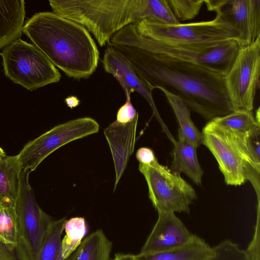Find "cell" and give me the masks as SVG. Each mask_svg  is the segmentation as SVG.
<instances>
[{
  "mask_svg": "<svg viewBox=\"0 0 260 260\" xmlns=\"http://www.w3.org/2000/svg\"><path fill=\"white\" fill-rule=\"evenodd\" d=\"M109 45L129 61L153 90L162 88L177 95L190 111L205 119L210 121L234 111L223 76L167 55L124 45Z\"/></svg>",
  "mask_w": 260,
  "mask_h": 260,
  "instance_id": "obj_1",
  "label": "cell"
},
{
  "mask_svg": "<svg viewBox=\"0 0 260 260\" xmlns=\"http://www.w3.org/2000/svg\"><path fill=\"white\" fill-rule=\"evenodd\" d=\"M22 32L69 77L86 79L96 70L100 52L80 24L53 12H42L24 22Z\"/></svg>",
  "mask_w": 260,
  "mask_h": 260,
  "instance_id": "obj_2",
  "label": "cell"
},
{
  "mask_svg": "<svg viewBox=\"0 0 260 260\" xmlns=\"http://www.w3.org/2000/svg\"><path fill=\"white\" fill-rule=\"evenodd\" d=\"M56 14L91 32L101 46L124 27L148 20L180 23L167 0H50Z\"/></svg>",
  "mask_w": 260,
  "mask_h": 260,
  "instance_id": "obj_3",
  "label": "cell"
},
{
  "mask_svg": "<svg viewBox=\"0 0 260 260\" xmlns=\"http://www.w3.org/2000/svg\"><path fill=\"white\" fill-rule=\"evenodd\" d=\"M108 44L121 45L167 55L199 65L224 76L241 48L235 40L195 46H172L145 37L135 25H128L116 32Z\"/></svg>",
  "mask_w": 260,
  "mask_h": 260,
  "instance_id": "obj_4",
  "label": "cell"
},
{
  "mask_svg": "<svg viewBox=\"0 0 260 260\" xmlns=\"http://www.w3.org/2000/svg\"><path fill=\"white\" fill-rule=\"evenodd\" d=\"M141 35L172 46H195L239 41L236 30L219 15L210 21L177 24L144 20L135 24Z\"/></svg>",
  "mask_w": 260,
  "mask_h": 260,
  "instance_id": "obj_5",
  "label": "cell"
},
{
  "mask_svg": "<svg viewBox=\"0 0 260 260\" xmlns=\"http://www.w3.org/2000/svg\"><path fill=\"white\" fill-rule=\"evenodd\" d=\"M0 55L5 76L30 91L61 78L59 71L42 51L20 38L5 47Z\"/></svg>",
  "mask_w": 260,
  "mask_h": 260,
  "instance_id": "obj_6",
  "label": "cell"
},
{
  "mask_svg": "<svg viewBox=\"0 0 260 260\" xmlns=\"http://www.w3.org/2000/svg\"><path fill=\"white\" fill-rule=\"evenodd\" d=\"M139 170L146 181L149 198L157 212L189 213V205L197 196L180 175L160 165L157 158L149 164L139 163Z\"/></svg>",
  "mask_w": 260,
  "mask_h": 260,
  "instance_id": "obj_7",
  "label": "cell"
},
{
  "mask_svg": "<svg viewBox=\"0 0 260 260\" xmlns=\"http://www.w3.org/2000/svg\"><path fill=\"white\" fill-rule=\"evenodd\" d=\"M202 134L203 144L216 159L228 185H242L246 181V173L256 170L251 166L244 152L242 140L236 134L211 120L204 127Z\"/></svg>",
  "mask_w": 260,
  "mask_h": 260,
  "instance_id": "obj_8",
  "label": "cell"
},
{
  "mask_svg": "<svg viewBox=\"0 0 260 260\" xmlns=\"http://www.w3.org/2000/svg\"><path fill=\"white\" fill-rule=\"evenodd\" d=\"M260 36L252 44L241 48L228 73L223 76L233 110L252 111L259 87Z\"/></svg>",
  "mask_w": 260,
  "mask_h": 260,
  "instance_id": "obj_9",
  "label": "cell"
},
{
  "mask_svg": "<svg viewBox=\"0 0 260 260\" xmlns=\"http://www.w3.org/2000/svg\"><path fill=\"white\" fill-rule=\"evenodd\" d=\"M98 123L90 117H82L57 125L28 142L18 154L23 169L34 171L49 155L77 139L96 133Z\"/></svg>",
  "mask_w": 260,
  "mask_h": 260,
  "instance_id": "obj_10",
  "label": "cell"
},
{
  "mask_svg": "<svg viewBox=\"0 0 260 260\" xmlns=\"http://www.w3.org/2000/svg\"><path fill=\"white\" fill-rule=\"evenodd\" d=\"M30 173L23 169L21 172L14 207L19 221L21 241L26 249L28 260H34L53 220L41 209L35 199L29 183Z\"/></svg>",
  "mask_w": 260,
  "mask_h": 260,
  "instance_id": "obj_11",
  "label": "cell"
},
{
  "mask_svg": "<svg viewBox=\"0 0 260 260\" xmlns=\"http://www.w3.org/2000/svg\"><path fill=\"white\" fill-rule=\"evenodd\" d=\"M208 10L214 11L238 32L241 48L260 36V0H206Z\"/></svg>",
  "mask_w": 260,
  "mask_h": 260,
  "instance_id": "obj_12",
  "label": "cell"
},
{
  "mask_svg": "<svg viewBox=\"0 0 260 260\" xmlns=\"http://www.w3.org/2000/svg\"><path fill=\"white\" fill-rule=\"evenodd\" d=\"M192 234L175 213L158 212V218L140 252L148 255L164 252L188 241Z\"/></svg>",
  "mask_w": 260,
  "mask_h": 260,
  "instance_id": "obj_13",
  "label": "cell"
},
{
  "mask_svg": "<svg viewBox=\"0 0 260 260\" xmlns=\"http://www.w3.org/2000/svg\"><path fill=\"white\" fill-rule=\"evenodd\" d=\"M102 62L105 71L115 78L124 92H137L142 95L151 107L153 115L159 122L161 121L153 99V89L120 52L108 45Z\"/></svg>",
  "mask_w": 260,
  "mask_h": 260,
  "instance_id": "obj_14",
  "label": "cell"
},
{
  "mask_svg": "<svg viewBox=\"0 0 260 260\" xmlns=\"http://www.w3.org/2000/svg\"><path fill=\"white\" fill-rule=\"evenodd\" d=\"M138 118L139 115L126 123L115 120L104 130L114 164L116 179L114 191L134 152Z\"/></svg>",
  "mask_w": 260,
  "mask_h": 260,
  "instance_id": "obj_15",
  "label": "cell"
},
{
  "mask_svg": "<svg viewBox=\"0 0 260 260\" xmlns=\"http://www.w3.org/2000/svg\"><path fill=\"white\" fill-rule=\"evenodd\" d=\"M25 16L23 0H0V50L22 36Z\"/></svg>",
  "mask_w": 260,
  "mask_h": 260,
  "instance_id": "obj_16",
  "label": "cell"
},
{
  "mask_svg": "<svg viewBox=\"0 0 260 260\" xmlns=\"http://www.w3.org/2000/svg\"><path fill=\"white\" fill-rule=\"evenodd\" d=\"M178 141L173 140L174 159L171 171L178 175L183 173L198 185H201L204 171L197 158V147L178 135Z\"/></svg>",
  "mask_w": 260,
  "mask_h": 260,
  "instance_id": "obj_17",
  "label": "cell"
},
{
  "mask_svg": "<svg viewBox=\"0 0 260 260\" xmlns=\"http://www.w3.org/2000/svg\"><path fill=\"white\" fill-rule=\"evenodd\" d=\"M213 247L203 239L193 234L185 244L154 254H134L135 260H208L213 254Z\"/></svg>",
  "mask_w": 260,
  "mask_h": 260,
  "instance_id": "obj_18",
  "label": "cell"
},
{
  "mask_svg": "<svg viewBox=\"0 0 260 260\" xmlns=\"http://www.w3.org/2000/svg\"><path fill=\"white\" fill-rule=\"evenodd\" d=\"M23 168L18 155H6L0 160V202L15 205Z\"/></svg>",
  "mask_w": 260,
  "mask_h": 260,
  "instance_id": "obj_19",
  "label": "cell"
},
{
  "mask_svg": "<svg viewBox=\"0 0 260 260\" xmlns=\"http://www.w3.org/2000/svg\"><path fill=\"white\" fill-rule=\"evenodd\" d=\"M112 242L101 229L85 237L66 260H111Z\"/></svg>",
  "mask_w": 260,
  "mask_h": 260,
  "instance_id": "obj_20",
  "label": "cell"
},
{
  "mask_svg": "<svg viewBox=\"0 0 260 260\" xmlns=\"http://www.w3.org/2000/svg\"><path fill=\"white\" fill-rule=\"evenodd\" d=\"M159 89L164 92L178 120L179 125L178 135L182 136L197 148L203 144L202 132L192 121L190 111L187 106L177 95L164 89Z\"/></svg>",
  "mask_w": 260,
  "mask_h": 260,
  "instance_id": "obj_21",
  "label": "cell"
},
{
  "mask_svg": "<svg viewBox=\"0 0 260 260\" xmlns=\"http://www.w3.org/2000/svg\"><path fill=\"white\" fill-rule=\"evenodd\" d=\"M66 217L51 223L34 260H66L62 255L61 239Z\"/></svg>",
  "mask_w": 260,
  "mask_h": 260,
  "instance_id": "obj_22",
  "label": "cell"
},
{
  "mask_svg": "<svg viewBox=\"0 0 260 260\" xmlns=\"http://www.w3.org/2000/svg\"><path fill=\"white\" fill-rule=\"evenodd\" d=\"M215 124L232 132L247 134L259 126V111L255 117L252 111L237 110L211 120Z\"/></svg>",
  "mask_w": 260,
  "mask_h": 260,
  "instance_id": "obj_23",
  "label": "cell"
},
{
  "mask_svg": "<svg viewBox=\"0 0 260 260\" xmlns=\"http://www.w3.org/2000/svg\"><path fill=\"white\" fill-rule=\"evenodd\" d=\"M65 235L61 239L62 255L67 259L80 245L88 231V226L84 217H75L66 220L64 230Z\"/></svg>",
  "mask_w": 260,
  "mask_h": 260,
  "instance_id": "obj_24",
  "label": "cell"
},
{
  "mask_svg": "<svg viewBox=\"0 0 260 260\" xmlns=\"http://www.w3.org/2000/svg\"><path fill=\"white\" fill-rule=\"evenodd\" d=\"M0 240L11 244H17L21 241L15 207L2 202H0Z\"/></svg>",
  "mask_w": 260,
  "mask_h": 260,
  "instance_id": "obj_25",
  "label": "cell"
},
{
  "mask_svg": "<svg viewBox=\"0 0 260 260\" xmlns=\"http://www.w3.org/2000/svg\"><path fill=\"white\" fill-rule=\"evenodd\" d=\"M213 247V254L208 260H249L245 250L230 240H224Z\"/></svg>",
  "mask_w": 260,
  "mask_h": 260,
  "instance_id": "obj_26",
  "label": "cell"
},
{
  "mask_svg": "<svg viewBox=\"0 0 260 260\" xmlns=\"http://www.w3.org/2000/svg\"><path fill=\"white\" fill-rule=\"evenodd\" d=\"M175 17L179 20H190L199 13L204 1L167 0Z\"/></svg>",
  "mask_w": 260,
  "mask_h": 260,
  "instance_id": "obj_27",
  "label": "cell"
},
{
  "mask_svg": "<svg viewBox=\"0 0 260 260\" xmlns=\"http://www.w3.org/2000/svg\"><path fill=\"white\" fill-rule=\"evenodd\" d=\"M259 138L260 126L246 135L245 141L247 154L252 166L260 171Z\"/></svg>",
  "mask_w": 260,
  "mask_h": 260,
  "instance_id": "obj_28",
  "label": "cell"
},
{
  "mask_svg": "<svg viewBox=\"0 0 260 260\" xmlns=\"http://www.w3.org/2000/svg\"><path fill=\"white\" fill-rule=\"evenodd\" d=\"M0 260H28L22 242L11 244L0 240Z\"/></svg>",
  "mask_w": 260,
  "mask_h": 260,
  "instance_id": "obj_29",
  "label": "cell"
},
{
  "mask_svg": "<svg viewBox=\"0 0 260 260\" xmlns=\"http://www.w3.org/2000/svg\"><path fill=\"white\" fill-rule=\"evenodd\" d=\"M124 92L125 95L126 101L125 103L119 108L116 120V121L121 123H126L130 122L139 115L131 102V93L129 91Z\"/></svg>",
  "mask_w": 260,
  "mask_h": 260,
  "instance_id": "obj_30",
  "label": "cell"
},
{
  "mask_svg": "<svg viewBox=\"0 0 260 260\" xmlns=\"http://www.w3.org/2000/svg\"><path fill=\"white\" fill-rule=\"evenodd\" d=\"M136 158L139 163L149 164L156 159L153 150L148 147H141L136 153Z\"/></svg>",
  "mask_w": 260,
  "mask_h": 260,
  "instance_id": "obj_31",
  "label": "cell"
},
{
  "mask_svg": "<svg viewBox=\"0 0 260 260\" xmlns=\"http://www.w3.org/2000/svg\"><path fill=\"white\" fill-rule=\"evenodd\" d=\"M64 102L67 106L73 109L79 106L80 104L79 99L76 96H69L66 98L64 100Z\"/></svg>",
  "mask_w": 260,
  "mask_h": 260,
  "instance_id": "obj_32",
  "label": "cell"
},
{
  "mask_svg": "<svg viewBox=\"0 0 260 260\" xmlns=\"http://www.w3.org/2000/svg\"><path fill=\"white\" fill-rule=\"evenodd\" d=\"M111 260H135L134 254L129 253H117Z\"/></svg>",
  "mask_w": 260,
  "mask_h": 260,
  "instance_id": "obj_33",
  "label": "cell"
},
{
  "mask_svg": "<svg viewBox=\"0 0 260 260\" xmlns=\"http://www.w3.org/2000/svg\"><path fill=\"white\" fill-rule=\"evenodd\" d=\"M4 150L0 147V160L6 156Z\"/></svg>",
  "mask_w": 260,
  "mask_h": 260,
  "instance_id": "obj_34",
  "label": "cell"
}]
</instances>
